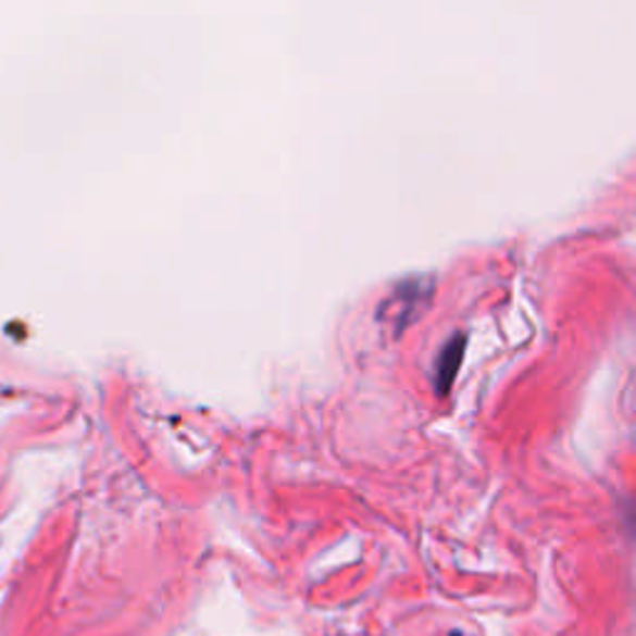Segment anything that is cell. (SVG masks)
Masks as SVG:
<instances>
[{
  "mask_svg": "<svg viewBox=\"0 0 636 636\" xmlns=\"http://www.w3.org/2000/svg\"><path fill=\"white\" fill-rule=\"evenodd\" d=\"M463 353H465L463 334L452 336L438 353V361H435V388H438L440 394H446V390L450 388V383L460 369V361H463Z\"/></svg>",
  "mask_w": 636,
  "mask_h": 636,
  "instance_id": "cell-1",
  "label": "cell"
}]
</instances>
